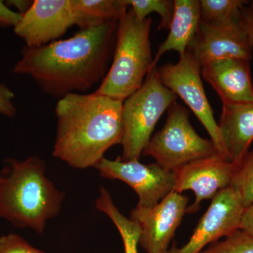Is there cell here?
Returning <instances> with one entry per match:
<instances>
[{"instance_id": "6da1fadb", "label": "cell", "mask_w": 253, "mask_h": 253, "mask_svg": "<svg viewBox=\"0 0 253 253\" xmlns=\"http://www.w3.org/2000/svg\"><path fill=\"white\" fill-rule=\"evenodd\" d=\"M118 23L111 20L81 29L68 39L39 47L25 46L13 72L29 76L45 94L59 99L86 92L109 71Z\"/></svg>"}, {"instance_id": "7a4b0ae2", "label": "cell", "mask_w": 253, "mask_h": 253, "mask_svg": "<svg viewBox=\"0 0 253 253\" xmlns=\"http://www.w3.org/2000/svg\"><path fill=\"white\" fill-rule=\"evenodd\" d=\"M123 104L95 91L59 99L53 156L78 169L95 167L110 148L121 144Z\"/></svg>"}, {"instance_id": "3957f363", "label": "cell", "mask_w": 253, "mask_h": 253, "mask_svg": "<svg viewBox=\"0 0 253 253\" xmlns=\"http://www.w3.org/2000/svg\"><path fill=\"white\" fill-rule=\"evenodd\" d=\"M7 163L0 183V217L42 234L46 221L61 211L65 195L46 177L45 162L38 156Z\"/></svg>"}, {"instance_id": "277c9868", "label": "cell", "mask_w": 253, "mask_h": 253, "mask_svg": "<svg viewBox=\"0 0 253 253\" xmlns=\"http://www.w3.org/2000/svg\"><path fill=\"white\" fill-rule=\"evenodd\" d=\"M152 20L140 21L131 9L118 21L113 61L96 94L124 101L142 86L153 68Z\"/></svg>"}, {"instance_id": "5b68a950", "label": "cell", "mask_w": 253, "mask_h": 253, "mask_svg": "<svg viewBox=\"0 0 253 253\" xmlns=\"http://www.w3.org/2000/svg\"><path fill=\"white\" fill-rule=\"evenodd\" d=\"M177 98L163 84L157 67L151 70L142 86L123 101V160L140 158L160 118Z\"/></svg>"}, {"instance_id": "8992f818", "label": "cell", "mask_w": 253, "mask_h": 253, "mask_svg": "<svg viewBox=\"0 0 253 253\" xmlns=\"http://www.w3.org/2000/svg\"><path fill=\"white\" fill-rule=\"evenodd\" d=\"M216 152L212 141L201 137L193 127L189 110L175 101L168 109L164 126L151 136L142 154L174 172L187 163Z\"/></svg>"}, {"instance_id": "52a82bcc", "label": "cell", "mask_w": 253, "mask_h": 253, "mask_svg": "<svg viewBox=\"0 0 253 253\" xmlns=\"http://www.w3.org/2000/svg\"><path fill=\"white\" fill-rule=\"evenodd\" d=\"M201 67V63L188 48L184 54L179 56L177 63H168L157 68L163 84L189 106L206 128L218 154L230 161L214 112L206 96Z\"/></svg>"}, {"instance_id": "ba28073f", "label": "cell", "mask_w": 253, "mask_h": 253, "mask_svg": "<svg viewBox=\"0 0 253 253\" xmlns=\"http://www.w3.org/2000/svg\"><path fill=\"white\" fill-rule=\"evenodd\" d=\"M94 168L102 177L118 179L131 186L139 197L137 206L140 207H154L175 187L174 172L156 163L144 165L139 160L124 161L121 156L113 161L104 157Z\"/></svg>"}, {"instance_id": "9c48e42d", "label": "cell", "mask_w": 253, "mask_h": 253, "mask_svg": "<svg viewBox=\"0 0 253 253\" xmlns=\"http://www.w3.org/2000/svg\"><path fill=\"white\" fill-rule=\"evenodd\" d=\"M239 193L232 186L221 190L212 199L211 206L182 247L176 245L166 253H200L209 245L239 230L244 211Z\"/></svg>"}, {"instance_id": "30bf717a", "label": "cell", "mask_w": 253, "mask_h": 253, "mask_svg": "<svg viewBox=\"0 0 253 253\" xmlns=\"http://www.w3.org/2000/svg\"><path fill=\"white\" fill-rule=\"evenodd\" d=\"M189 198L173 191L151 208L136 206L130 219L141 229L139 246L146 253H166L187 210Z\"/></svg>"}, {"instance_id": "8fae6325", "label": "cell", "mask_w": 253, "mask_h": 253, "mask_svg": "<svg viewBox=\"0 0 253 253\" xmlns=\"http://www.w3.org/2000/svg\"><path fill=\"white\" fill-rule=\"evenodd\" d=\"M77 23L72 0H35L14 30L26 46L39 47L58 41Z\"/></svg>"}, {"instance_id": "7c38bea8", "label": "cell", "mask_w": 253, "mask_h": 253, "mask_svg": "<svg viewBox=\"0 0 253 253\" xmlns=\"http://www.w3.org/2000/svg\"><path fill=\"white\" fill-rule=\"evenodd\" d=\"M235 166L217 152L184 165L174 170V191L182 194L194 191L195 201L188 206L186 213L199 211L205 200H212L221 190L231 184Z\"/></svg>"}, {"instance_id": "4fadbf2b", "label": "cell", "mask_w": 253, "mask_h": 253, "mask_svg": "<svg viewBox=\"0 0 253 253\" xmlns=\"http://www.w3.org/2000/svg\"><path fill=\"white\" fill-rule=\"evenodd\" d=\"M189 49L201 66L227 59L251 61L253 52L240 23L215 26L201 21L199 31Z\"/></svg>"}, {"instance_id": "5bb4252c", "label": "cell", "mask_w": 253, "mask_h": 253, "mask_svg": "<svg viewBox=\"0 0 253 253\" xmlns=\"http://www.w3.org/2000/svg\"><path fill=\"white\" fill-rule=\"evenodd\" d=\"M201 77L216 91L222 104L253 101V85L250 61L219 60L201 67Z\"/></svg>"}, {"instance_id": "9a60e30c", "label": "cell", "mask_w": 253, "mask_h": 253, "mask_svg": "<svg viewBox=\"0 0 253 253\" xmlns=\"http://www.w3.org/2000/svg\"><path fill=\"white\" fill-rule=\"evenodd\" d=\"M218 126L229 159L237 166L253 141V101L223 104Z\"/></svg>"}, {"instance_id": "2e32d148", "label": "cell", "mask_w": 253, "mask_h": 253, "mask_svg": "<svg viewBox=\"0 0 253 253\" xmlns=\"http://www.w3.org/2000/svg\"><path fill=\"white\" fill-rule=\"evenodd\" d=\"M201 6L199 0H174V14L169 35L158 47L153 68L157 67L161 56L169 51L183 56L194 41L201 23Z\"/></svg>"}, {"instance_id": "e0dca14e", "label": "cell", "mask_w": 253, "mask_h": 253, "mask_svg": "<svg viewBox=\"0 0 253 253\" xmlns=\"http://www.w3.org/2000/svg\"><path fill=\"white\" fill-rule=\"evenodd\" d=\"M81 29L111 20L119 21L128 11L126 0H72Z\"/></svg>"}, {"instance_id": "ac0fdd59", "label": "cell", "mask_w": 253, "mask_h": 253, "mask_svg": "<svg viewBox=\"0 0 253 253\" xmlns=\"http://www.w3.org/2000/svg\"><path fill=\"white\" fill-rule=\"evenodd\" d=\"M95 204L98 210L109 216L117 227L122 238L125 253H138L140 228L135 221L123 215L113 203L109 191L105 188L100 189L99 196Z\"/></svg>"}, {"instance_id": "d6986e66", "label": "cell", "mask_w": 253, "mask_h": 253, "mask_svg": "<svg viewBox=\"0 0 253 253\" xmlns=\"http://www.w3.org/2000/svg\"><path fill=\"white\" fill-rule=\"evenodd\" d=\"M249 2L244 0H201V21L215 26L239 23L241 10Z\"/></svg>"}, {"instance_id": "ffe728a7", "label": "cell", "mask_w": 253, "mask_h": 253, "mask_svg": "<svg viewBox=\"0 0 253 253\" xmlns=\"http://www.w3.org/2000/svg\"><path fill=\"white\" fill-rule=\"evenodd\" d=\"M131 11L139 21H142L151 13L161 16L158 30L169 29L174 14V1L171 0H126Z\"/></svg>"}, {"instance_id": "44dd1931", "label": "cell", "mask_w": 253, "mask_h": 253, "mask_svg": "<svg viewBox=\"0 0 253 253\" xmlns=\"http://www.w3.org/2000/svg\"><path fill=\"white\" fill-rule=\"evenodd\" d=\"M230 186L239 193L244 208L253 204V150L235 166Z\"/></svg>"}, {"instance_id": "7402d4cb", "label": "cell", "mask_w": 253, "mask_h": 253, "mask_svg": "<svg viewBox=\"0 0 253 253\" xmlns=\"http://www.w3.org/2000/svg\"><path fill=\"white\" fill-rule=\"evenodd\" d=\"M200 253H253V237L238 230L223 241L209 245Z\"/></svg>"}, {"instance_id": "603a6c76", "label": "cell", "mask_w": 253, "mask_h": 253, "mask_svg": "<svg viewBox=\"0 0 253 253\" xmlns=\"http://www.w3.org/2000/svg\"><path fill=\"white\" fill-rule=\"evenodd\" d=\"M0 253H46L32 246L18 234L0 236Z\"/></svg>"}, {"instance_id": "cb8c5ba5", "label": "cell", "mask_w": 253, "mask_h": 253, "mask_svg": "<svg viewBox=\"0 0 253 253\" xmlns=\"http://www.w3.org/2000/svg\"><path fill=\"white\" fill-rule=\"evenodd\" d=\"M14 94L9 86L0 83V114L8 118H14L17 113L15 106Z\"/></svg>"}, {"instance_id": "d4e9b609", "label": "cell", "mask_w": 253, "mask_h": 253, "mask_svg": "<svg viewBox=\"0 0 253 253\" xmlns=\"http://www.w3.org/2000/svg\"><path fill=\"white\" fill-rule=\"evenodd\" d=\"M22 15L9 7L5 1L0 0V27H16Z\"/></svg>"}, {"instance_id": "484cf974", "label": "cell", "mask_w": 253, "mask_h": 253, "mask_svg": "<svg viewBox=\"0 0 253 253\" xmlns=\"http://www.w3.org/2000/svg\"><path fill=\"white\" fill-rule=\"evenodd\" d=\"M247 5L241 10L239 23L246 33L250 45L253 50V7L250 4L249 6Z\"/></svg>"}, {"instance_id": "4316f807", "label": "cell", "mask_w": 253, "mask_h": 253, "mask_svg": "<svg viewBox=\"0 0 253 253\" xmlns=\"http://www.w3.org/2000/svg\"><path fill=\"white\" fill-rule=\"evenodd\" d=\"M239 230L253 237V204L245 208L240 222Z\"/></svg>"}, {"instance_id": "83f0119b", "label": "cell", "mask_w": 253, "mask_h": 253, "mask_svg": "<svg viewBox=\"0 0 253 253\" xmlns=\"http://www.w3.org/2000/svg\"><path fill=\"white\" fill-rule=\"evenodd\" d=\"M6 4L9 7H14L17 10L18 14L23 15L27 12L28 9L31 7L33 1H27V0H9L5 1Z\"/></svg>"}, {"instance_id": "f1b7e54d", "label": "cell", "mask_w": 253, "mask_h": 253, "mask_svg": "<svg viewBox=\"0 0 253 253\" xmlns=\"http://www.w3.org/2000/svg\"><path fill=\"white\" fill-rule=\"evenodd\" d=\"M1 179H2V172L0 171V183H1Z\"/></svg>"}, {"instance_id": "f546056e", "label": "cell", "mask_w": 253, "mask_h": 253, "mask_svg": "<svg viewBox=\"0 0 253 253\" xmlns=\"http://www.w3.org/2000/svg\"><path fill=\"white\" fill-rule=\"evenodd\" d=\"M249 4L251 5V6L253 7V1H251V3H249Z\"/></svg>"}]
</instances>
